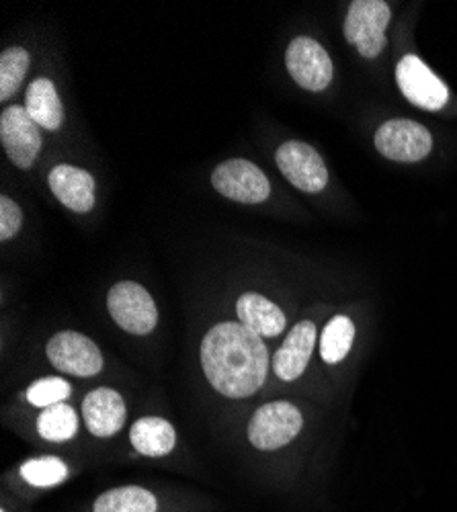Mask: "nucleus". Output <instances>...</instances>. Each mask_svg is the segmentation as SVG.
<instances>
[{"instance_id": "obj_1", "label": "nucleus", "mask_w": 457, "mask_h": 512, "mask_svg": "<svg viewBox=\"0 0 457 512\" xmlns=\"http://www.w3.org/2000/svg\"><path fill=\"white\" fill-rule=\"evenodd\" d=\"M201 367L222 396L248 398L263 388L269 353L263 338L240 322H220L201 340Z\"/></svg>"}, {"instance_id": "obj_2", "label": "nucleus", "mask_w": 457, "mask_h": 512, "mask_svg": "<svg viewBox=\"0 0 457 512\" xmlns=\"http://www.w3.org/2000/svg\"><path fill=\"white\" fill-rule=\"evenodd\" d=\"M390 21L392 11L384 0H355L345 19V37L363 58H378L388 46Z\"/></svg>"}, {"instance_id": "obj_3", "label": "nucleus", "mask_w": 457, "mask_h": 512, "mask_svg": "<svg viewBox=\"0 0 457 512\" xmlns=\"http://www.w3.org/2000/svg\"><path fill=\"white\" fill-rule=\"evenodd\" d=\"M302 426V412L292 402H269L248 422V441L261 451H275L292 443Z\"/></svg>"}, {"instance_id": "obj_4", "label": "nucleus", "mask_w": 457, "mask_h": 512, "mask_svg": "<svg viewBox=\"0 0 457 512\" xmlns=\"http://www.w3.org/2000/svg\"><path fill=\"white\" fill-rule=\"evenodd\" d=\"M107 308L115 324L130 334H148L156 328V304L144 285L136 281L113 285L107 295Z\"/></svg>"}, {"instance_id": "obj_5", "label": "nucleus", "mask_w": 457, "mask_h": 512, "mask_svg": "<svg viewBox=\"0 0 457 512\" xmlns=\"http://www.w3.org/2000/svg\"><path fill=\"white\" fill-rule=\"evenodd\" d=\"M378 152L394 162H419L433 150V136L425 125L412 119H390L376 132Z\"/></svg>"}, {"instance_id": "obj_6", "label": "nucleus", "mask_w": 457, "mask_h": 512, "mask_svg": "<svg viewBox=\"0 0 457 512\" xmlns=\"http://www.w3.org/2000/svg\"><path fill=\"white\" fill-rule=\"evenodd\" d=\"M214 189L238 203H263L271 195V183L263 170L244 158H232L216 166L212 173Z\"/></svg>"}, {"instance_id": "obj_7", "label": "nucleus", "mask_w": 457, "mask_h": 512, "mask_svg": "<svg viewBox=\"0 0 457 512\" xmlns=\"http://www.w3.org/2000/svg\"><path fill=\"white\" fill-rule=\"evenodd\" d=\"M396 82L400 93L421 109L439 111L449 101V89L445 82L419 58L404 56L396 66Z\"/></svg>"}, {"instance_id": "obj_8", "label": "nucleus", "mask_w": 457, "mask_h": 512, "mask_svg": "<svg viewBox=\"0 0 457 512\" xmlns=\"http://www.w3.org/2000/svg\"><path fill=\"white\" fill-rule=\"evenodd\" d=\"M285 66L300 87L310 93L324 91L335 74L330 56L312 37L292 39L285 52Z\"/></svg>"}, {"instance_id": "obj_9", "label": "nucleus", "mask_w": 457, "mask_h": 512, "mask_svg": "<svg viewBox=\"0 0 457 512\" xmlns=\"http://www.w3.org/2000/svg\"><path fill=\"white\" fill-rule=\"evenodd\" d=\"M283 177L304 193H320L328 185V170L322 156L306 142L289 140L275 152Z\"/></svg>"}, {"instance_id": "obj_10", "label": "nucleus", "mask_w": 457, "mask_h": 512, "mask_svg": "<svg viewBox=\"0 0 457 512\" xmlns=\"http://www.w3.org/2000/svg\"><path fill=\"white\" fill-rule=\"evenodd\" d=\"M0 142L15 166L27 170L35 164L41 150V134L25 107L13 105L0 115Z\"/></svg>"}, {"instance_id": "obj_11", "label": "nucleus", "mask_w": 457, "mask_h": 512, "mask_svg": "<svg viewBox=\"0 0 457 512\" xmlns=\"http://www.w3.org/2000/svg\"><path fill=\"white\" fill-rule=\"evenodd\" d=\"M48 359L64 373L93 377L103 369V355L93 340L80 332H58L48 343Z\"/></svg>"}, {"instance_id": "obj_12", "label": "nucleus", "mask_w": 457, "mask_h": 512, "mask_svg": "<svg viewBox=\"0 0 457 512\" xmlns=\"http://www.w3.org/2000/svg\"><path fill=\"white\" fill-rule=\"evenodd\" d=\"M316 326L314 322H298L292 332H289L283 340V345L275 353L273 369L275 375L283 381H294L298 379L312 357L314 345H316Z\"/></svg>"}, {"instance_id": "obj_13", "label": "nucleus", "mask_w": 457, "mask_h": 512, "mask_svg": "<svg viewBox=\"0 0 457 512\" xmlns=\"http://www.w3.org/2000/svg\"><path fill=\"white\" fill-rule=\"evenodd\" d=\"M48 183L64 207L76 213H89L95 207V179L85 168L58 164L52 168Z\"/></svg>"}, {"instance_id": "obj_14", "label": "nucleus", "mask_w": 457, "mask_h": 512, "mask_svg": "<svg viewBox=\"0 0 457 512\" xmlns=\"http://www.w3.org/2000/svg\"><path fill=\"white\" fill-rule=\"evenodd\" d=\"M82 416L95 437H113L126 424L128 410L115 390L97 388L82 402Z\"/></svg>"}, {"instance_id": "obj_15", "label": "nucleus", "mask_w": 457, "mask_h": 512, "mask_svg": "<svg viewBox=\"0 0 457 512\" xmlns=\"http://www.w3.org/2000/svg\"><path fill=\"white\" fill-rule=\"evenodd\" d=\"M236 312L240 324L261 338H273L281 334L287 324L281 308L255 291L240 295V300L236 302Z\"/></svg>"}, {"instance_id": "obj_16", "label": "nucleus", "mask_w": 457, "mask_h": 512, "mask_svg": "<svg viewBox=\"0 0 457 512\" xmlns=\"http://www.w3.org/2000/svg\"><path fill=\"white\" fill-rule=\"evenodd\" d=\"M27 113L39 125L50 132H56L64 123V105L50 78H35L25 95Z\"/></svg>"}, {"instance_id": "obj_17", "label": "nucleus", "mask_w": 457, "mask_h": 512, "mask_svg": "<svg viewBox=\"0 0 457 512\" xmlns=\"http://www.w3.org/2000/svg\"><path fill=\"white\" fill-rule=\"evenodd\" d=\"M134 449L146 457H164L177 445V431L173 424L158 416H146L134 422L130 431Z\"/></svg>"}, {"instance_id": "obj_18", "label": "nucleus", "mask_w": 457, "mask_h": 512, "mask_svg": "<svg viewBox=\"0 0 457 512\" xmlns=\"http://www.w3.org/2000/svg\"><path fill=\"white\" fill-rule=\"evenodd\" d=\"M156 498L152 492L138 486L113 488L95 500V512H156Z\"/></svg>"}, {"instance_id": "obj_19", "label": "nucleus", "mask_w": 457, "mask_h": 512, "mask_svg": "<svg viewBox=\"0 0 457 512\" xmlns=\"http://www.w3.org/2000/svg\"><path fill=\"white\" fill-rule=\"evenodd\" d=\"M353 340H355V324L351 322V318L347 316L332 318L320 336L322 361H326L328 365L341 363L349 355Z\"/></svg>"}, {"instance_id": "obj_20", "label": "nucleus", "mask_w": 457, "mask_h": 512, "mask_svg": "<svg viewBox=\"0 0 457 512\" xmlns=\"http://www.w3.org/2000/svg\"><path fill=\"white\" fill-rule=\"evenodd\" d=\"M37 431L41 437L52 443L70 441L78 431V416L74 408L64 402L50 406L37 418Z\"/></svg>"}, {"instance_id": "obj_21", "label": "nucleus", "mask_w": 457, "mask_h": 512, "mask_svg": "<svg viewBox=\"0 0 457 512\" xmlns=\"http://www.w3.org/2000/svg\"><path fill=\"white\" fill-rule=\"evenodd\" d=\"M31 56L27 50L13 46L0 56V99L9 101L21 87V82L29 70Z\"/></svg>"}, {"instance_id": "obj_22", "label": "nucleus", "mask_w": 457, "mask_h": 512, "mask_svg": "<svg viewBox=\"0 0 457 512\" xmlns=\"http://www.w3.org/2000/svg\"><path fill=\"white\" fill-rule=\"evenodd\" d=\"M68 474V467L58 457H37L21 465V476L25 482L37 488H50L60 484Z\"/></svg>"}, {"instance_id": "obj_23", "label": "nucleus", "mask_w": 457, "mask_h": 512, "mask_svg": "<svg viewBox=\"0 0 457 512\" xmlns=\"http://www.w3.org/2000/svg\"><path fill=\"white\" fill-rule=\"evenodd\" d=\"M70 396V383L62 377H46L35 381L27 390V400L31 406L37 408H50L62 404Z\"/></svg>"}, {"instance_id": "obj_24", "label": "nucleus", "mask_w": 457, "mask_h": 512, "mask_svg": "<svg viewBox=\"0 0 457 512\" xmlns=\"http://www.w3.org/2000/svg\"><path fill=\"white\" fill-rule=\"evenodd\" d=\"M23 224V211L21 207L9 199L0 197V240H11L17 236Z\"/></svg>"}]
</instances>
